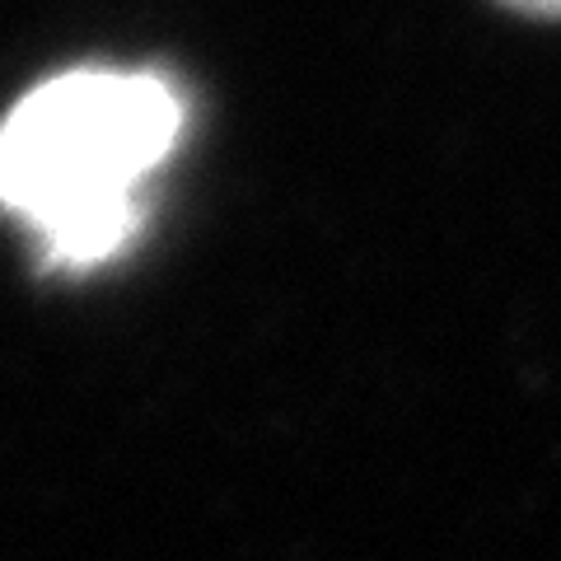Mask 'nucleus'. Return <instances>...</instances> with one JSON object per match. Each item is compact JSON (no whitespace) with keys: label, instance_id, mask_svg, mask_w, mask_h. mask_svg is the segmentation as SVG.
<instances>
[{"label":"nucleus","instance_id":"obj_1","mask_svg":"<svg viewBox=\"0 0 561 561\" xmlns=\"http://www.w3.org/2000/svg\"><path fill=\"white\" fill-rule=\"evenodd\" d=\"M187 103L160 70L76 66L0 117V206L43 243L47 267H99L140 234Z\"/></svg>","mask_w":561,"mask_h":561},{"label":"nucleus","instance_id":"obj_2","mask_svg":"<svg viewBox=\"0 0 561 561\" xmlns=\"http://www.w3.org/2000/svg\"><path fill=\"white\" fill-rule=\"evenodd\" d=\"M519 14H538V20H561V0H501Z\"/></svg>","mask_w":561,"mask_h":561}]
</instances>
